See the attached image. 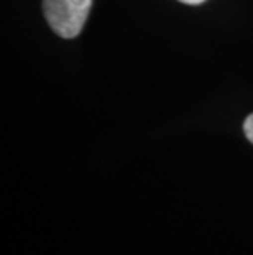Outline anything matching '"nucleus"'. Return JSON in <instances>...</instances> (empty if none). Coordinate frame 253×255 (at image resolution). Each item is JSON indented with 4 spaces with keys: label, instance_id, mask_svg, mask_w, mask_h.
Segmentation results:
<instances>
[{
    "label": "nucleus",
    "instance_id": "nucleus-1",
    "mask_svg": "<svg viewBox=\"0 0 253 255\" xmlns=\"http://www.w3.org/2000/svg\"><path fill=\"white\" fill-rule=\"evenodd\" d=\"M92 0H43L48 23L61 38H76L87 20Z\"/></svg>",
    "mask_w": 253,
    "mask_h": 255
},
{
    "label": "nucleus",
    "instance_id": "nucleus-2",
    "mask_svg": "<svg viewBox=\"0 0 253 255\" xmlns=\"http://www.w3.org/2000/svg\"><path fill=\"white\" fill-rule=\"evenodd\" d=\"M244 132L247 135V138H249L250 142L253 143V114L247 117V121L244 124Z\"/></svg>",
    "mask_w": 253,
    "mask_h": 255
},
{
    "label": "nucleus",
    "instance_id": "nucleus-3",
    "mask_svg": "<svg viewBox=\"0 0 253 255\" xmlns=\"http://www.w3.org/2000/svg\"><path fill=\"white\" fill-rule=\"evenodd\" d=\"M179 2H182V3H189V5H199V3L206 2V0H179Z\"/></svg>",
    "mask_w": 253,
    "mask_h": 255
}]
</instances>
